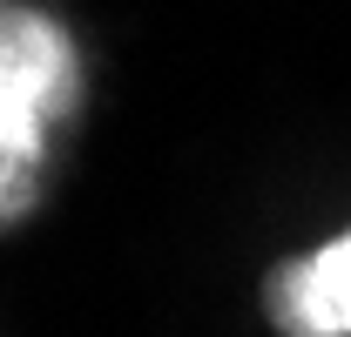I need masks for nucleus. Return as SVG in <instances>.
<instances>
[{
	"label": "nucleus",
	"instance_id": "1",
	"mask_svg": "<svg viewBox=\"0 0 351 337\" xmlns=\"http://www.w3.org/2000/svg\"><path fill=\"white\" fill-rule=\"evenodd\" d=\"M75 101H82L75 34L27 0H0V155L34 168L47 155V128L68 122Z\"/></svg>",
	"mask_w": 351,
	"mask_h": 337
},
{
	"label": "nucleus",
	"instance_id": "2",
	"mask_svg": "<svg viewBox=\"0 0 351 337\" xmlns=\"http://www.w3.org/2000/svg\"><path fill=\"white\" fill-rule=\"evenodd\" d=\"M263 310L277 337H351V229L311 256H284L263 284Z\"/></svg>",
	"mask_w": 351,
	"mask_h": 337
}]
</instances>
